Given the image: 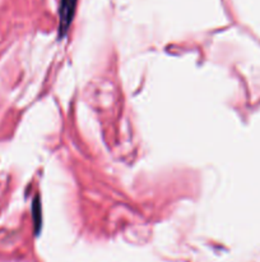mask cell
<instances>
[{
  "label": "cell",
  "instance_id": "obj_1",
  "mask_svg": "<svg viewBox=\"0 0 260 262\" xmlns=\"http://www.w3.org/2000/svg\"><path fill=\"white\" fill-rule=\"evenodd\" d=\"M76 0H60L59 5V37H65L75 14Z\"/></svg>",
  "mask_w": 260,
  "mask_h": 262
},
{
  "label": "cell",
  "instance_id": "obj_2",
  "mask_svg": "<svg viewBox=\"0 0 260 262\" xmlns=\"http://www.w3.org/2000/svg\"><path fill=\"white\" fill-rule=\"evenodd\" d=\"M33 217H35V225H36V230L38 229L40 232L41 229V204H40V197H36L35 201H33Z\"/></svg>",
  "mask_w": 260,
  "mask_h": 262
}]
</instances>
